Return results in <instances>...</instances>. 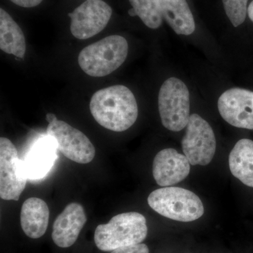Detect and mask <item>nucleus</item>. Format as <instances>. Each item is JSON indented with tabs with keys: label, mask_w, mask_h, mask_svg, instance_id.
<instances>
[{
	"label": "nucleus",
	"mask_w": 253,
	"mask_h": 253,
	"mask_svg": "<svg viewBox=\"0 0 253 253\" xmlns=\"http://www.w3.org/2000/svg\"><path fill=\"white\" fill-rule=\"evenodd\" d=\"M89 109L100 126L113 131L130 128L138 118V106L134 94L124 85H113L96 91Z\"/></svg>",
	"instance_id": "nucleus-1"
},
{
	"label": "nucleus",
	"mask_w": 253,
	"mask_h": 253,
	"mask_svg": "<svg viewBox=\"0 0 253 253\" xmlns=\"http://www.w3.org/2000/svg\"><path fill=\"white\" fill-rule=\"evenodd\" d=\"M148 234L146 219L139 212L121 213L111 218L107 224H99L94 233V242L101 251L141 244Z\"/></svg>",
	"instance_id": "nucleus-2"
},
{
	"label": "nucleus",
	"mask_w": 253,
	"mask_h": 253,
	"mask_svg": "<svg viewBox=\"0 0 253 253\" xmlns=\"http://www.w3.org/2000/svg\"><path fill=\"white\" fill-rule=\"evenodd\" d=\"M128 54L126 38L108 36L82 49L78 56L80 67L91 77H105L122 66Z\"/></svg>",
	"instance_id": "nucleus-3"
},
{
	"label": "nucleus",
	"mask_w": 253,
	"mask_h": 253,
	"mask_svg": "<svg viewBox=\"0 0 253 253\" xmlns=\"http://www.w3.org/2000/svg\"><path fill=\"white\" fill-rule=\"evenodd\" d=\"M150 207L172 220L189 222L204 214V206L197 195L189 190L166 186L155 190L148 197Z\"/></svg>",
	"instance_id": "nucleus-4"
},
{
	"label": "nucleus",
	"mask_w": 253,
	"mask_h": 253,
	"mask_svg": "<svg viewBox=\"0 0 253 253\" xmlns=\"http://www.w3.org/2000/svg\"><path fill=\"white\" fill-rule=\"evenodd\" d=\"M158 109L166 129L179 131L186 127L190 118V96L181 80L169 78L164 82L158 94Z\"/></svg>",
	"instance_id": "nucleus-5"
},
{
	"label": "nucleus",
	"mask_w": 253,
	"mask_h": 253,
	"mask_svg": "<svg viewBox=\"0 0 253 253\" xmlns=\"http://www.w3.org/2000/svg\"><path fill=\"white\" fill-rule=\"evenodd\" d=\"M186 134L181 141L183 152L192 166H207L216 151V138L212 128L198 114L190 116Z\"/></svg>",
	"instance_id": "nucleus-6"
},
{
	"label": "nucleus",
	"mask_w": 253,
	"mask_h": 253,
	"mask_svg": "<svg viewBox=\"0 0 253 253\" xmlns=\"http://www.w3.org/2000/svg\"><path fill=\"white\" fill-rule=\"evenodd\" d=\"M46 132L68 159L80 164H87L94 159L96 150L89 138L67 123L55 120L48 125Z\"/></svg>",
	"instance_id": "nucleus-7"
},
{
	"label": "nucleus",
	"mask_w": 253,
	"mask_h": 253,
	"mask_svg": "<svg viewBox=\"0 0 253 253\" xmlns=\"http://www.w3.org/2000/svg\"><path fill=\"white\" fill-rule=\"evenodd\" d=\"M28 176L14 144L0 138V196L4 201H17L26 188Z\"/></svg>",
	"instance_id": "nucleus-8"
},
{
	"label": "nucleus",
	"mask_w": 253,
	"mask_h": 253,
	"mask_svg": "<svg viewBox=\"0 0 253 253\" xmlns=\"http://www.w3.org/2000/svg\"><path fill=\"white\" fill-rule=\"evenodd\" d=\"M112 11L111 6L103 0H85L68 14L71 20V33L79 40L92 38L106 27Z\"/></svg>",
	"instance_id": "nucleus-9"
},
{
	"label": "nucleus",
	"mask_w": 253,
	"mask_h": 253,
	"mask_svg": "<svg viewBox=\"0 0 253 253\" xmlns=\"http://www.w3.org/2000/svg\"><path fill=\"white\" fill-rule=\"evenodd\" d=\"M217 106L221 117L231 126L253 129V91L228 89L218 99Z\"/></svg>",
	"instance_id": "nucleus-10"
},
{
	"label": "nucleus",
	"mask_w": 253,
	"mask_h": 253,
	"mask_svg": "<svg viewBox=\"0 0 253 253\" xmlns=\"http://www.w3.org/2000/svg\"><path fill=\"white\" fill-rule=\"evenodd\" d=\"M190 165L185 155L174 149H163L155 156L153 163L155 181L163 187L178 184L189 175Z\"/></svg>",
	"instance_id": "nucleus-11"
},
{
	"label": "nucleus",
	"mask_w": 253,
	"mask_h": 253,
	"mask_svg": "<svg viewBox=\"0 0 253 253\" xmlns=\"http://www.w3.org/2000/svg\"><path fill=\"white\" fill-rule=\"evenodd\" d=\"M86 222V212L82 205L78 203L67 205L53 224L51 238L54 244L63 249L72 246Z\"/></svg>",
	"instance_id": "nucleus-12"
},
{
	"label": "nucleus",
	"mask_w": 253,
	"mask_h": 253,
	"mask_svg": "<svg viewBox=\"0 0 253 253\" xmlns=\"http://www.w3.org/2000/svg\"><path fill=\"white\" fill-rule=\"evenodd\" d=\"M49 211L42 199L29 198L21 211V225L23 232L31 239H39L45 234L49 224Z\"/></svg>",
	"instance_id": "nucleus-13"
},
{
	"label": "nucleus",
	"mask_w": 253,
	"mask_h": 253,
	"mask_svg": "<svg viewBox=\"0 0 253 253\" xmlns=\"http://www.w3.org/2000/svg\"><path fill=\"white\" fill-rule=\"evenodd\" d=\"M161 14L176 34L189 36L196 29L195 21L186 0H158Z\"/></svg>",
	"instance_id": "nucleus-14"
},
{
	"label": "nucleus",
	"mask_w": 253,
	"mask_h": 253,
	"mask_svg": "<svg viewBox=\"0 0 253 253\" xmlns=\"http://www.w3.org/2000/svg\"><path fill=\"white\" fill-rule=\"evenodd\" d=\"M0 49L8 54L23 59L26 52L24 33L12 17L0 9Z\"/></svg>",
	"instance_id": "nucleus-15"
},
{
	"label": "nucleus",
	"mask_w": 253,
	"mask_h": 253,
	"mask_svg": "<svg viewBox=\"0 0 253 253\" xmlns=\"http://www.w3.org/2000/svg\"><path fill=\"white\" fill-rule=\"evenodd\" d=\"M229 165L233 175L253 188V141L243 139L238 141L229 154Z\"/></svg>",
	"instance_id": "nucleus-16"
},
{
	"label": "nucleus",
	"mask_w": 253,
	"mask_h": 253,
	"mask_svg": "<svg viewBox=\"0 0 253 253\" xmlns=\"http://www.w3.org/2000/svg\"><path fill=\"white\" fill-rule=\"evenodd\" d=\"M55 159L54 145L51 141H40L32 148L23 161V168L28 178L40 179L49 172Z\"/></svg>",
	"instance_id": "nucleus-17"
},
{
	"label": "nucleus",
	"mask_w": 253,
	"mask_h": 253,
	"mask_svg": "<svg viewBox=\"0 0 253 253\" xmlns=\"http://www.w3.org/2000/svg\"><path fill=\"white\" fill-rule=\"evenodd\" d=\"M135 11L136 16L141 18L142 22L151 29H157L163 22L158 0H129Z\"/></svg>",
	"instance_id": "nucleus-18"
},
{
	"label": "nucleus",
	"mask_w": 253,
	"mask_h": 253,
	"mask_svg": "<svg viewBox=\"0 0 253 253\" xmlns=\"http://www.w3.org/2000/svg\"><path fill=\"white\" fill-rule=\"evenodd\" d=\"M224 10L234 27H238L246 20L249 0H222Z\"/></svg>",
	"instance_id": "nucleus-19"
},
{
	"label": "nucleus",
	"mask_w": 253,
	"mask_h": 253,
	"mask_svg": "<svg viewBox=\"0 0 253 253\" xmlns=\"http://www.w3.org/2000/svg\"><path fill=\"white\" fill-rule=\"evenodd\" d=\"M111 253H149V249L146 244L141 243L114 250Z\"/></svg>",
	"instance_id": "nucleus-20"
},
{
	"label": "nucleus",
	"mask_w": 253,
	"mask_h": 253,
	"mask_svg": "<svg viewBox=\"0 0 253 253\" xmlns=\"http://www.w3.org/2000/svg\"><path fill=\"white\" fill-rule=\"evenodd\" d=\"M18 6L23 8H33L41 4L43 0H10Z\"/></svg>",
	"instance_id": "nucleus-21"
},
{
	"label": "nucleus",
	"mask_w": 253,
	"mask_h": 253,
	"mask_svg": "<svg viewBox=\"0 0 253 253\" xmlns=\"http://www.w3.org/2000/svg\"><path fill=\"white\" fill-rule=\"evenodd\" d=\"M248 14H249L250 19L253 22V0L248 8Z\"/></svg>",
	"instance_id": "nucleus-22"
},
{
	"label": "nucleus",
	"mask_w": 253,
	"mask_h": 253,
	"mask_svg": "<svg viewBox=\"0 0 253 253\" xmlns=\"http://www.w3.org/2000/svg\"><path fill=\"white\" fill-rule=\"evenodd\" d=\"M56 119H57V118H56V116H55L54 114H53V113H47V114L46 115V121L49 123L53 122V121Z\"/></svg>",
	"instance_id": "nucleus-23"
},
{
	"label": "nucleus",
	"mask_w": 253,
	"mask_h": 253,
	"mask_svg": "<svg viewBox=\"0 0 253 253\" xmlns=\"http://www.w3.org/2000/svg\"><path fill=\"white\" fill-rule=\"evenodd\" d=\"M128 14H129V16H136L135 11H134V10L132 8H131V9H129V11H128Z\"/></svg>",
	"instance_id": "nucleus-24"
}]
</instances>
